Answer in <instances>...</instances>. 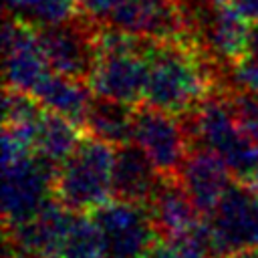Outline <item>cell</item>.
<instances>
[{"label": "cell", "instance_id": "cell-17", "mask_svg": "<svg viewBox=\"0 0 258 258\" xmlns=\"http://www.w3.org/2000/svg\"><path fill=\"white\" fill-rule=\"evenodd\" d=\"M77 127L71 119L44 109L34 129L32 151L58 167L81 141Z\"/></svg>", "mask_w": 258, "mask_h": 258}, {"label": "cell", "instance_id": "cell-19", "mask_svg": "<svg viewBox=\"0 0 258 258\" xmlns=\"http://www.w3.org/2000/svg\"><path fill=\"white\" fill-rule=\"evenodd\" d=\"M218 256L210 240L208 226H200L181 236H161L151 246L147 258H214Z\"/></svg>", "mask_w": 258, "mask_h": 258}, {"label": "cell", "instance_id": "cell-1", "mask_svg": "<svg viewBox=\"0 0 258 258\" xmlns=\"http://www.w3.org/2000/svg\"><path fill=\"white\" fill-rule=\"evenodd\" d=\"M149 73L145 103L173 115L194 111L212 91V60L183 38L151 40L147 48Z\"/></svg>", "mask_w": 258, "mask_h": 258}, {"label": "cell", "instance_id": "cell-9", "mask_svg": "<svg viewBox=\"0 0 258 258\" xmlns=\"http://www.w3.org/2000/svg\"><path fill=\"white\" fill-rule=\"evenodd\" d=\"M36 30L14 16H6L4 20V79L10 89L32 93L38 81L50 71Z\"/></svg>", "mask_w": 258, "mask_h": 258}, {"label": "cell", "instance_id": "cell-21", "mask_svg": "<svg viewBox=\"0 0 258 258\" xmlns=\"http://www.w3.org/2000/svg\"><path fill=\"white\" fill-rule=\"evenodd\" d=\"M226 95H228L230 107H232L238 123L258 143V93L230 89Z\"/></svg>", "mask_w": 258, "mask_h": 258}, {"label": "cell", "instance_id": "cell-16", "mask_svg": "<svg viewBox=\"0 0 258 258\" xmlns=\"http://www.w3.org/2000/svg\"><path fill=\"white\" fill-rule=\"evenodd\" d=\"M133 119L135 111H131L129 103L95 97L89 105L83 127H87L91 135L117 147L133 141Z\"/></svg>", "mask_w": 258, "mask_h": 258}, {"label": "cell", "instance_id": "cell-3", "mask_svg": "<svg viewBox=\"0 0 258 258\" xmlns=\"http://www.w3.org/2000/svg\"><path fill=\"white\" fill-rule=\"evenodd\" d=\"M115 145L95 135L83 137L58 165L54 194L75 212H95L113 196Z\"/></svg>", "mask_w": 258, "mask_h": 258}, {"label": "cell", "instance_id": "cell-7", "mask_svg": "<svg viewBox=\"0 0 258 258\" xmlns=\"http://www.w3.org/2000/svg\"><path fill=\"white\" fill-rule=\"evenodd\" d=\"M133 143L149 155L161 175L177 177L191 141L185 125L177 121V115L147 105L135 111Z\"/></svg>", "mask_w": 258, "mask_h": 258}, {"label": "cell", "instance_id": "cell-27", "mask_svg": "<svg viewBox=\"0 0 258 258\" xmlns=\"http://www.w3.org/2000/svg\"><path fill=\"white\" fill-rule=\"evenodd\" d=\"M6 258H42V256H36V254H30V252H22V250H14V254H10V250L6 248Z\"/></svg>", "mask_w": 258, "mask_h": 258}, {"label": "cell", "instance_id": "cell-26", "mask_svg": "<svg viewBox=\"0 0 258 258\" xmlns=\"http://www.w3.org/2000/svg\"><path fill=\"white\" fill-rule=\"evenodd\" d=\"M222 258H258V250H238V252H232V254H226Z\"/></svg>", "mask_w": 258, "mask_h": 258}, {"label": "cell", "instance_id": "cell-5", "mask_svg": "<svg viewBox=\"0 0 258 258\" xmlns=\"http://www.w3.org/2000/svg\"><path fill=\"white\" fill-rule=\"evenodd\" d=\"M143 206L117 198L93 212L105 258H147L159 234Z\"/></svg>", "mask_w": 258, "mask_h": 258}, {"label": "cell", "instance_id": "cell-12", "mask_svg": "<svg viewBox=\"0 0 258 258\" xmlns=\"http://www.w3.org/2000/svg\"><path fill=\"white\" fill-rule=\"evenodd\" d=\"M75 210L58 200H50L34 218L6 230V244L14 250L30 252L42 258H58L62 242L75 220Z\"/></svg>", "mask_w": 258, "mask_h": 258}, {"label": "cell", "instance_id": "cell-11", "mask_svg": "<svg viewBox=\"0 0 258 258\" xmlns=\"http://www.w3.org/2000/svg\"><path fill=\"white\" fill-rule=\"evenodd\" d=\"M232 177L234 175L226 163L204 145H196L187 151L177 173V179L185 187L194 206L206 218L216 210L222 196L234 183Z\"/></svg>", "mask_w": 258, "mask_h": 258}, {"label": "cell", "instance_id": "cell-23", "mask_svg": "<svg viewBox=\"0 0 258 258\" xmlns=\"http://www.w3.org/2000/svg\"><path fill=\"white\" fill-rule=\"evenodd\" d=\"M79 10L85 14L87 20H109V16L113 14V10L121 4V0H77Z\"/></svg>", "mask_w": 258, "mask_h": 258}, {"label": "cell", "instance_id": "cell-6", "mask_svg": "<svg viewBox=\"0 0 258 258\" xmlns=\"http://www.w3.org/2000/svg\"><path fill=\"white\" fill-rule=\"evenodd\" d=\"M206 226L218 256L258 250V189L250 183H232Z\"/></svg>", "mask_w": 258, "mask_h": 258}, {"label": "cell", "instance_id": "cell-14", "mask_svg": "<svg viewBox=\"0 0 258 258\" xmlns=\"http://www.w3.org/2000/svg\"><path fill=\"white\" fill-rule=\"evenodd\" d=\"M147 210L159 236H181L202 226V214L175 175H163Z\"/></svg>", "mask_w": 258, "mask_h": 258}, {"label": "cell", "instance_id": "cell-2", "mask_svg": "<svg viewBox=\"0 0 258 258\" xmlns=\"http://www.w3.org/2000/svg\"><path fill=\"white\" fill-rule=\"evenodd\" d=\"M183 125L189 141L214 151L238 181L252 183L258 177V143L238 123L228 95L210 91L204 101L185 113Z\"/></svg>", "mask_w": 258, "mask_h": 258}, {"label": "cell", "instance_id": "cell-15", "mask_svg": "<svg viewBox=\"0 0 258 258\" xmlns=\"http://www.w3.org/2000/svg\"><path fill=\"white\" fill-rule=\"evenodd\" d=\"M91 87L83 79H75L56 71H48L32 89V97L48 111L71 119L77 125L85 123L89 105L93 101Z\"/></svg>", "mask_w": 258, "mask_h": 258}, {"label": "cell", "instance_id": "cell-22", "mask_svg": "<svg viewBox=\"0 0 258 258\" xmlns=\"http://www.w3.org/2000/svg\"><path fill=\"white\" fill-rule=\"evenodd\" d=\"M230 85L232 89L258 93V58L244 54L234 64H230Z\"/></svg>", "mask_w": 258, "mask_h": 258}, {"label": "cell", "instance_id": "cell-10", "mask_svg": "<svg viewBox=\"0 0 258 258\" xmlns=\"http://www.w3.org/2000/svg\"><path fill=\"white\" fill-rule=\"evenodd\" d=\"M109 24L153 40H185L187 34V24L177 0H121L109 16Z\"/></svg>", "mask_w": 258, "mask_h": 258}, {"label": "cell", "instance_id": "cell-13", "mask_svg": "<svg viewBox=\"0 0 258 258\" xmlns=\"http://www.w3.org/2000/svg\"><path fill=\"white\" fill-rule=\"evenodd\" d=\"M161 173L149 155L133 141L115 147L113 196L119 200L147 204L161 181Z\"/></svg>", "mask_w": 258, "mask_h": 258}, {"label": "cell", "instance_id": "cell-20", "mask_svg": "<svg viewBox=\"0 0 258 258\" xmlns=\"http://www.w3.org/2000/svg\"><path fill=\"white\" fill-rule=\"evenodd\" d=\"M58 258H105L101 234L93 218H85L81 212L75 214Z\"/></svg>", "mask_w": 258, "mask_h": 258}, {"label": "cell", "instance_id": "cell-29", "mask_svg": "<svg viewBox=\"0 0 258 258\" xmlns=\"http://www.w3.org/2000/svg\"><path fill=\"white\" fill-rule=\"evenodd\" d=\"M250 185H254V187H256V189H258V177H256V179H254V181H252V183H250Z\"/></svg>", "mask_w": 258, "mask_h": 258}, {"label": "cell", "instance_id": "cell-4", "mask_svg": "<svg viewBox=\"0 0 258 258\" xmlns=\"http://www.w3.org/2000/svg\"><path fill=\"white\" fill-rule=\"evenodd\" d=\"M56 169V165L34 151L2 159V214L6 230L28 222L50 202Z\"/></svg>", "mask_w": 258, "mask_h": 258}, {"label": "cell", "instance_id": "cell-28", "mask_svg": "<svg viewBox=\"0 0 258 258\" xmlns=\"http://www.w3.org/2000/svg\"><path fill=\"white\" fill-rule=\"evenodd\" d=\"M206 2H210V4H230L232 0H206Z\"/></svg>", "mask_w": 258, "mask_h": 258}, {"label": "cell", "instance_id": "cell-18", "mask_svg": "<svg viewBox=\"0 0 258 258\" xmlns=\"http://www.w3.org/2000/svg\"><path fill=\"white\" fill-rule=\"evenodd\" d=\"M8 16H14L34 28L62 24L75 18L77 0H4Z\"/></svg>", "mask_w": 258, "mask_h": 258}, {"label": "cell", "instance_id": "cell-8", "mask_svg": "<svg viewBox=\"0 0 258 258\" xmlns=\"http://www.w3.org/2000/svg\"><path fill=\"white\" fill-rule=\"evenodd\" d=\"M38 42L52 71L87 81L97 60V26L93 20L73 18L38 28Z\"/></svg>", "mask_w": 258, "mask_h": 258}, {"label": "cell", "instance_id": "cell-24", "mask_svg": "<svg viewBox=\"0 0 258 258\" xmlns=\"http://www.w3.org/2000/svg\"><path fill=\"white\" fill-rule=\"evenodd\" d=\"M232 6L252 24L258 22V0H232Z\"/></svg>", "mask_w": 258, "mask_h": 258}, {"label": "cell", "instance_id": "cell-25", "mask_svg": "<svg viewBox=\"0 0 258 258\" xmlns=\"http://www.w3.org/2000/svg\"><path fill=\"white\" fill-rule=\"evenodd\" d=\"M246 54H252L258 58V22L250 24L248 30V44H246Z\"/></svg>", "mask_w": 258, "mask_h": 258}]
</instances>
